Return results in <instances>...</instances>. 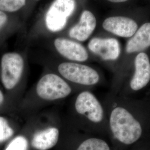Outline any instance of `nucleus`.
Returning a JSON list of instances; mask_svg holds the SVG:
<instances>
[{
	"label": "nucleus",
	"instance_id": "9d476101",
	"mask_svg": "<svg viewBox=\"0 0 150 150\" xmlns=\"http://www.w3.org/2000/svg\"><path fill=\"white\" fill-rule=\"evenodd\" d=\"M135 71L130 82V87L138 91L146 86L150 81V62L149 56L144 52L137 55L134 60Z\"/></svg>",
	"mask_w": 150,
	"mask_h": 150
},
{
	"label": "nucleus",
	"instance_id": "1a4fd4ad",
	"mask_svg": "<svg viewBox=\"0 0 150 150\" xmlns=\"http://www.w3.org/2000/svg\"><path fill=\"white\" fill-rule=\"evenodd\" d=\"M57 51L67 59L84 62L88 59L87 51L81 44L64 38H57L54 41Z\"/></svg>",
	"mask_w": 150,
	"mask_h": 150
},
{
	"label": "nucleus",
	"instance_id": "7ed1b4c3",
	"mask_svg": "<svg viewBox=\"0 0 150 150\" xmlns=\"http://www.w3.org/2000/svg\"><path fill=\"white\" fill-rule=\"evenodd\" d=\"M1 81L6 89H13L20 82L24 69V61L16 52L4 54L1 61Z\"/></svg>",
	"mask_w": 150,
	"mask_h": 150
},
{
	"label": "nucleus",
	"instance_id": "0eeeda50",
	"mask_svg": "<svg viewBox=\"0 0 150 150\" xmlns=\"http://www.w3.org/2000/svg\"><path fill=\"white\" fill-rule=\"evenodd\" d=\"M88 47L92 53L106 61L116 60L120 54V43L113 38H93Z\"/></svg>",
	"mask_w": 150,
	"mask_h": 150
},
{
	"label": "nucleus",
	"instance_id": "a211bd4d",
	"mask_svg": "<svg viewBox=\"0 0 150 150\" xmlns=\"http://www.w3.org/2000/svg\"><path fill=\"white\" fill-rule=\"evenodd\" d=\"M7 16L3 11H0V30L5 25L7 21Z\"/></svg>",
	"mask_w": 150,
	"mask_h": 150
},
{
	"label": "nucleus",
	"instance_id": "20e7f679",
	"mask_svg": "<svg viewBox=\"0 0 150 150\" xmlns=\"http://www.w3.org/2000/svg\"><path fill=\"white\" fill-rule=\"evenodd\" d=\"M59 74L70 82L82 85L91 86L97 83L100 76L91 67L75 62H64L58 67Z\"/></svg>",
	"mask_w": 150,
	"mask_h": 150
},
{
	"label": "nucleus",
	"instance_id": "2eb2a0df",
	"mask_svg": "<svg viewBox=\"0 0 150 150\" xmlns=\"http://www.w3.org/2000/svg\"><path fill=\"white\" fill-rule=\"evenodd\" d=\"M26 0H0V11L13 12L25 5Z\"/></svg>",
	"mask_w": 150,
	"mask_h": 150
},
{
	"label": "nucleus",
	"instance_id": "dca6fc26",
	"mask_svg": "<svg viewBox=\"0 0 150 150\" xmlns=\"http://www.w3.org/2000/svg\"><path fill=\"white\" fill-rule=\"evenodd\" d=\"M28 143L27 139L22 135L17 136L11 141L5 150H27Z\"/></svg>",
	"mask_w": 150,
	"mask_h": 150
},
{
	"label": "nucleus",
	"instance_id": "aec40b11",
	"mask_svg": "<svg viewBox=\"0 0 150 150\" xmlns=\"http://www.w3.org/2000/svg\"><path fill=\"white\" fill-rule=\"evenodd\" d=\"M111 2H114V3H121V2H123L125 1H127V0H108Z\"/></svg>",
	"mask_w": 150,
	"mask_h": 150
},
{
	"label": "nucleus",
	"instance_id": "ddd939ff",
	"mask_svg": "<svg viewBox=\"0 0 150 150\" xmlns=\"http://www.w3.org/2000/svg\"><path fill=\"white\" fill-rule=\"evenodd\" d=\"M150 46V23L144 24L128 41L126 46L127 53L144 51Z\"/></svg>",
	"mask_w": 150,
	"mask_h": 150
},
{
	"label": "nucleus",
	"instance_id": "9b49d317",
	"mask_svg": "<svg viewBox=\"0 0 150 150\" xmlns=\"http://www.w3.org/2000/svg\"><path fill=\"white\" fill-rule=\"evenodd\" d=\"M96 26V19L90 11H83L79 22L70 29V38L79 41H85L93 32Z\"/></svg>",
	"mask_w": 150,
	"mask_h": 150
},
{
	"label": "nucleus",
	"instance_id": "f257e3e1",
	"mask_svg": "<svg viewBox=\"0 0 150 150\" xmlns=\"http://www.w3.org/2000/svg\"><path fill=\"white\" fill-rule=\"evenodd\" d=\"M110 125L115 138L124 145H132L142 136L139 122L123 107L114 108L110 117Z\"/></svg>",
	"mask_w": 150,
	"mask_h": 150
},
{
	"label": "nucleus",
	"instance_id": "f3484780",
	"mask_svg": "<svg viewBox=\"0 0 150 150\" xmlns=\"http://www.w3.org/2000/svg\"><path fill=\"white\" fill-rule=\"evenodd\" d=\"M13 130L7 120L0 116V142L9 139L13 134Z\"/></svg>",
	"mask_w": 150,
	"mask_h": 150
},
{
	"label": "nucleus",
	"instance_id": "6e6552de",
	"mask_svg": "<svg viewBox=\"0 0 150 150\" xmlns=\"http://www.w3.org/2000/svg\"><path fill=\"white\" fill-rule=\"evenodd\" d=\"M102 26L107 31L122 38L133 36L138 28L134 20L122 16L107 18L103 22Z\"/></svg>",
	"mask_w": 150,
	"mask_h": 150
},
{
	"label": "nucleus",
	"instance_id": "6ab92c4d",
	"mask_svg": "<svg viewBox=\"0 0 150 150\" xmlns=\"http://www.w3.org/2000/svg\"><path fill=\"white\" fill-rule=\"evenodd\" d=\"M4 102V96L2 92L0 90V106H1Z\"/></svg>",
	"mask_w": 150,
	"mask_h": 150
},
{
	"label": "nucleus",
	"instance_id": "4468645a",
	"mask_svg": "<svg viewBox=\"0 0 150 150\" xmlns=\"http://www.w3.org/2000/svg\"><path fill=\"white\" fill-rule=\"evenodd\" d=\"M76 150H110V148L104 140L90 138L83 141Z\"/></svg>",
	"mask_w": 150,
	"mask_h": 150
},
{
	"label": "nucleus",
	"instance_id": "423d86ee",
	"mask_svg": "<svg viewBox=\"0 0 150 150\" xmlns=\"http://www.w3.org/2000/svg\"><path fill=\"white\" fill-rule=\"evenodd\" d=\"M75 107L77 112L92 122H101L103 118V110L100 102L89 91H83L77 96Z\"/></svg>",
	"mask_w": 150,
	"mask_h": 150
},
{
	"label": "nucleus",
	"instance_id": "39448f33",
	"mask_svg": "<svg viewBox=\"0 0 150 150\" xmlns=\"http://www.w3.org/2000/svg\"><path fill=\"white\" fill-rule=\"evenodd\" d=\"M75 0H54L47 11L46 25L52 32H58L66 26L67 20L74 12Z\"/></svg>",
	"mask_w": 150,
	"mask_h": 150
},
{
	"label": "nucleus",
	"instance_id": "f8f14e48",
	"mask_svg": "<svg viewBox=\"0 0 150 150\" xmlns=\"http://www.w3.org/2000/svg\"><path fill=\"white\" fill-rule=\"evenodd\" d=\"M59 129L49 127L35 133L31 139V146L38 150H48L57 144L59 139Z\"/></svg>",
	"mask_w": 150,
	"mask_h": 150
},
{
	"label": "nucleus",
	"instance_id": "f03ea898",
	"mask_svg": "<svg viewBox=\"0 0 150 150\" xmlns=\"http://www.w3.org/2000/svg\"><path fill=\"white\" fill-rule=\"evenodd\" d=\"M38 96L48 101H53L69 96L72 89L68 83L59 75L48 74L38 81L36 87Z\"/></svg>",
	"mask_w": 150,
	"mask_h": 150
}]
</instances>
